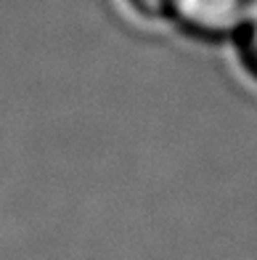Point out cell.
I'll return each instance as SVG.
<instances>
[{
  "mask_svg": "<svg viewBox=\"0 0 257 260\" xmlns=\"http://www.w3.org/2000/svg\"><path fill=\"white\" fill-rule=\"evenodd\" d=\"M170 14L196 35L226 38L252 27L257 19V0H172Z\"/></svg>",
  "mask_w": 257,
  "mask_h": 260,
  "instance_id": "obj_1",
  "label": "cell"
},
{
  "mask_svg": "<svg viewBox=\"0 0 257 260\" xmlns=\"http://www.w3.org/2000/svg\"><path fill=\"white\" fill-rule=\"evenodd\" d=\"M127 3L133 6L135 14H141L146 19H159V16L170 14V8H172V0H127Z\"/></svg>",
  "mask_w": 257,
  "mask_h": 260,
  "instance_id": "obj_2",
  "label": "cell"
},
{
  "mask_svg": "<svg viewBox=\"0 0 257 260\" xmlns=\"http://www.w3.org/2000/svg\"><path fill=\"white\" fill-rule=\"evenodd\" d=\"M247 58H249V64L254 67V72H257V19L247 29Z\"/></svg>",
  "mask_w": 257,
  "mask_h": 260,
  "instance_id": "obj_3",
  "label": "cell"
}]
</instances>
